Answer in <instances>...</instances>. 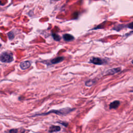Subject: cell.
Wrapping results in <instances>:
<instances>
[{
    "mask_svg": "<svg viewBox=\"0 0 133 133\" xmlns=\"http://www.w3.org/2000/svg\"><path fill=\"white\" fill-rule=\"evenodd\" d=\"M73 110H74V109H71V108H65L61 109H60L58 110H51V111H50L47 113H43L42 114H39L35 115V116H34V117L38 116H44V115H48L50 113H55V114H58V115H66V114L69 113L71 111H72Z\"/></svg>",
    "mask_w": 133,
    "mask_h": 133,
    "instance_id": "obj_1",
    "label": "cell"
},
{
    "mask_svg": "<svg viewBox=\"0 0 133 133\" xmlns=\"http://www.w3.org/2000/svg\"><path fill=\"white\" fill-rule=\"evenodd\" d=\"M14 60L12 53L4 52L0 55V61L3 63H11Z\"/></svg>",
    "mask_w": 133,
    "mask_h": 133,
    "instance_id": "obj_2",
    "label": "cell"
},
{
    "mask_svg": "<svg viewBox=\"0 0 133 133\" xmlns=\"http://www.w3.org/2000/svg\"><path fill=\"white\" fill-rule=\"evenodd\" d=\"M90 62L92 64L96 65H102L105 64V61L104 59H102L98 57H93L91 59Z\"/></svg>",
    "mask_w": 133,
    "mask_h": 133,
    "instance_id": "obj_3",
    "label": "cell"
},
{
    "mask_svg": "<svg viewBox=\"0 0 133 133\" xmlns=\"http://www.w3.org/2000/svg\"><path fill=\"white\" fill-rule=\"evenodd\" d=\"M30 66H31V63L29 61H23L22 63H21L20 65V67L22 70H25L29 68L30 67Z\"/></svg>",
    "mask_w": 133,
    "mask_h": 133,
    "instance_id": "obj_4",
    "label": "cell"
},
{
    "mask_svg": "<svg viewBox=\"0 0 133 133\" xmlns=\"http://www.w3.org/2000/svg\"><path fill=\"white\" fill-rule=\"evenodd\" d=\"M121 70V69L120 68H113V69H111L110 70H108L107 71V73L108 74H114L115 73L120 72Z\"/></svg>",
    "mask_w": 133,
    "mask_h": 133,
    "instance_id": "obj_5",
    "label": "cell"
},
{
    "mask_svg": "<svg viewBox=\"0 0 133 133\" xmlns=\"http://www.w3.org/2000/svg\"><path fill=\"white\" fill-rule=\"evenodd\" d=\"M120 104V102L118 100L114 101L110 104V109H117L119 105Z\"/></svg>",
    "mask_w": 133,
    "mask_h": 133,
    "instance_id": "obj_6",
    "label": "cell"
},
{
    "mask_svg": "<svg viewBox=\"0 0 133 133\" xmlns=\"http://www.w3.org/2000/svg\"><path fill=\"white\" fill-rule=\"evenodd\" d=\"M64 59V58L63 57H57L54 59H52L51 61V63L52 64H56L58 63H60V62L63 61Z\"/></svg>",
    "mask_w": 133,
    "mask_h": 133,
    "instance_id": "obj_7",
    "label": "cell"
},
{
    "mask_svg": "<svg viewBox=\"0 0 133 133\" xmlns=\"http://www.w3.org/2000/svg\"><path fill=\"white\" fill-rule=\"evenodd\" d=\"M61 130V128L60 127L58 126H51L49 128V131L50 132H57V131H59Z\"/></svg>",
    "mask_w": 133,
    "mask_h": 133,
    "instance_id": "obj_8",
    "label": "cell"
},
{
    "mask_svg": "<svg viewBox=\"0 0 133 133\" xmlns=\"http://www.w3.org/2000/svg\"><path fill=\"white\" fill-rule=\"evenodd\" d=\"M63 38L66 41H70L74 39V37L72 36V35L69 34H66L64 35Z\"/></svg>",
    "mask_w": 133,
    "mask_h": 133,
    "instance_id": "obj_9",
    "label": "cell"
},
{
    "mask_svg": "<svg viewBox=\"0 0 133 133\" xmlns=\"http://www.w3.org/2000/svg\"><path fill=\"white\" fill-rule=\"evenodd\" d=\"M95 81H94L93 80H91V81H88L86 82L85 84L86 86H92L94 83H95Z\"/></svg>",
    "mask_w": 133,
    "mask_h": 133,
    "instance_id": "obj_10",
    "label": "cell"
},
{
    "mask_svg": "<svg viewBox=\"0 0 133 133\" xmlns=\"http://www.w3.org/2000/svg\"><path fill=\"white\" fill-rule=\"evenodd\" d=\"M52 36H53V38H54V39L55 40V41H59L60 40V37L57 34H52Z\"/></svg>",
    "mask_w": 133,
    "mask_h": 133,
    "instance_id": "obj_11",
    "label": "cell"
},
{
    "mask_svg": "<svg viewBox=\"0 0 133 133\" xmlns=\"http://www.w3.org/2000/svg\"><path fill=\"white\" fill-rule=\"evenodd\" d=\"M10 133H24V131H22V132H19V129H12L11 130H10Z\"/></svg>",
    "mask_w": 133,
    "mask_h": 133,
    "instance_id": "obj_12",
    "label": "cell"
},
{
    "mask_svg": "<svg viewBox=\"0 0 133 133\" xmlns=\"http://www.w3.org/2000/svg\"><path fill=\"white\" fill-rule=\"evenodd\" d=\"M59 123L61 124L62 125H64V126H66V127H67V126H68V123H66V122H61V123Z\"/></svg>",
    "mask_w": 133,
    "mask_h": 133,
    "instance_id": "obj_13",
    "label": "cell"
},
{
    "mask_svg": "<svg viewBox=\"0 0 133 133\" xmlns=\"http://www.w3.org/2000/svg\"><path fill=\"white\" fill-rule=\"evenodd\" d=\"M1 44H0V47H1Z\"/></svg>",
    "mask_w": 133,
    "mask_h": 133,
    "instance_id": "obj_14",
    "label": "cell"
}]
</instances>
